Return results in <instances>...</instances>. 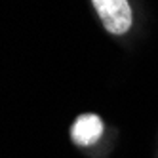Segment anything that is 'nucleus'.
Listing matches in <instances>:
<instances>
[{"label": "nucleus", "instance_id": "nucleus-2", "mask_svg": "<svg viewBox=\"0 0 158 158\" xmlns=\"http://www.w3.org/2000/svg\"><path fill=\"white\" fill-rule=\"evenodd\" d=\"M101 133H103V124L97 114H80L71 130L73 141L82 147L94 145L101 137Z\"/></svg>", "mask_w": 158, "mask_h": 158}, {"label": "nucleus", "instance_id": "nucleus-1", "mask_svg": "<svg viewBox=\"0 0 158 158\" xmlns=\"http://www.w3.org/2000/svg\"><path fill=\"white\" fill-rule=\"evenodd\" d=\"M103 25L112 35H124L131 25V8L128 0H92Z\"/></svg>", "mask_w": 158, "mask_h": 158}]
</instances>
